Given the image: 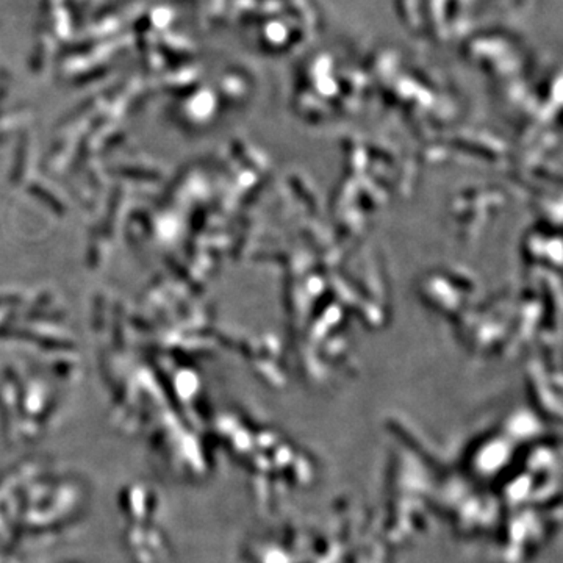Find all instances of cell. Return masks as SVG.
I'll return each mask as SVG.
<instances>
[]
</instances>
